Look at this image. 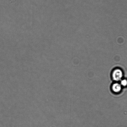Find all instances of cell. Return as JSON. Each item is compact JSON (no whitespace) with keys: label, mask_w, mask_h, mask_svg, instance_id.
Here are the masks:
<instances>
[{"label":"cell","mask_w":127,"mask_h":127,"mask_svg":"<svg viewBox=\"0 0 127 127\" xmlns=\"http://www.w3.org/2000/svg\"><path fill=\"white\" fill-rule=\"evenodd\" d=\"M123 75L122 71L119 68H116L114 70L112 74L113 80L115 81H119L121 80Z\"/></svg>","instance_id":"obj_1"},{"label":"cell","mask_w":127,"mask_h":127,"mask_svg":"<svg viewBox=\"0 0 127 127\" xmlns=\"http://www.w3.org/2000/svg\"><path fill=\"white\" fill-rule=\"evenodd\" d=\"M122 86L120 83H115L112 86V90L115 93H119L121 91Z\"/></svg>","instance_id":"obj_2"},{"label":"cell","mask_w":127,"mask_h":127,"mask_svg":"<svg viewBox=\"0 0 127 127\" xmlns=\"http://www.w3.org/2000/svg\"><path fill=\"white\" fill-rule=\"evenodd\" d=\"M120 84L123 87H125L127 85V80L126 79H122L120 81Z\"/></svg>","instance_id":"obj_3"}]
</instances>
